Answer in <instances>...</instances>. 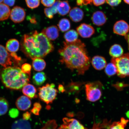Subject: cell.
Returning <instances> with one entry per match:
<instances>
[{
	"label": "cell",
	"instance_id": "2",
	"mask_svg": "<svg viewBox=\"0 0 129 129\" xmlns=\"http://www.w3.org/2000/svg\"><path fill=\"white\" fill-rule=\"evenodd\" d=\"M21 48L26 55L32 59L44 57L54 49L52 43L46 35L36 30L31 35H24Z\"/></svg>",
	"mask_w": 129,
	"mask_h": 129
},
{
	"label": "cell",
	"instance_id": "8",
	"mask_svg": "<svg viewBox=\"0 0 129 129\" xmlns=\"http://www.w3.org/2000/svg\"><path fill=\"white\" fill-rule=\"evenodd\" d=\"M77 33L83 38L91 37L95 33L94 28L88 24L82 23L77 28Z\"/></svg>",
	"mask_w": 129,
	"mask_h": 129
},
{
	"label": "cell",
	"instance_id": "29",
	"mask_svg": "<svg viewBox=\"0 0 129 129\" xmlns=\"http://www.w3.org/2000/svg\"><path fill=\"white\" fill-rule=\"evenodd\" d=\"M9 102L5 98L0 97V116L4 115L9 109Z\"/></svg>",
	"mask_w": 129,
	"mask_h": 129
},
{
	"label": "cell",
	"instance_id": "16",
	"mask_svg": "<svg viewBox=\"0 0 129 129\" xmlns=\"http://www.w3.org/2000/svg\"><path fill=\"white\" fill-rule=\"evenodd\" d=\"M63 121L64 124L67 125L69 129H86L75 119L65 117L63 119Z\"/></svg>",
	"mask_w": 129,
	"mask_h": 129
},
{
	"label": "cell",
	"instance_id": "39",
	"mask_svg": "<svg viewBox=\"0 0 129 129\" xmlns=\"http://www.w3.org/2000/svg\"><path fill=\"white\" fill-rule=\"evenodd\" d=\"M16 0H4V4L9 6H12L15 4Z\"/></svg>",
	"mask_w": 129,
	"mask_h": 129
},
{
	"label": "cell",
	"instance_id": "7",
	"mask_svg": "<svg viewBox=\"0 0 129 129\" xmlns=\"http://www.w3.org/2000/svg\"><path fill=\"white\" fill-rule=\"evenodd\" d=\"M26 13L25 10L21 7L16 6L11 11L10 18L11 20L15 23H19L24 20Z\"/></svg>",
	"mask_w": 129,
	"mask_h": 129
},
{
	"label": "cell",
	"instance_id": "42",
	"mask_svg": "<svg viewBox=\"0 0 129 129\" xmlns=\"http://www.w3.org/2000/svg\"><path fill=\"white\" fill-rule=\"evenodd\" d=\"M40 110L36 107H34L31 110L30 112L36 115H39L40 112Z\"/></svg>",
	"mask_w": 129,
	"mask_h": 129
},
{
	"label": "cell",
	"instance_id": "13",
	"mask_svg": "<svg viewBox=\"0 0 129 129\" xmlns=\"http://www.w3.org/2000/svg\"><path fill=\"white\" fill-rule=\"evenodd\" d=\"M91 19L93 23L99 26L104 25L107 21L105 14L101 11H96L93 13Z\"/></svg>",
	"mask_w": 129,
	"mask_h": 129
},
{
	"label": "cell",
	"instance_id": "14",
	"mask_svg": "<svg viewBox=\"0 0 129 129\" xmlns=\"http://www.w3.org/2000/svg\"><path fill=\"white\" fill-rule=\"evenodd\" d=\"M92 65L94 68L98 70H101L105 68L107 62L105 59L101 56H95L92 59Z\"/></svg>",
	"mask_w": 129,
	"mask_h": 129
},
{
	"label": "cell",
	"instance_id": "11",
	"mask_svg": "<svg viewBox=\"0 0 129 129\" xmlns=\"http://www.w3.org/2000/svg\"><path fill=\"white\" fill-rule=\"evenodd\" d=\"M31 105V101L29 98L25 96H20L16 102L17 109L22 111H25L29 109Z\"/></svg>",
	"mask_w": 129,
	"mask_h": 129
},
{
	"label": "cell",
	"instance_id": "4",
	"mask_svg": "<svg viewBox=\"0 0 129 129\" xmlns=\"http://www.w3.org/2000/svg\"><path fill=\"white\" fill-rule=\"evenodd\" d=\"M111 62L116 66L119 77L124 78L129 76V53L123 54L118 58H112Z\"/></svg>",
	"mask_w": 129,
	"mask_h": 129
},
{
	"label": "cell",
	"instance_id": "43",
	"mask_svg": "<svg viewBox=\"0 0 129 129\" xmlns=\"http://www.w3.org/2000/svg\"><path fill=\"white\" fill-rule=\"evenodd\" d=\"M83 4L87 5L89 4L91 5L92 3V0H83Z\"/></svg>",
	"mask_w": 129,
	"mask_h": 129
},
{
	"label": "cell",
	"instance_id": "24",
	"mask_svg": "<svg viewBox=\"0 0 129 129\" xmlns=\"http://www.w3.org/2000/svg\"><path fill=\"white\" fill-rule=\"evenodd\" d=\"M109 53L112 58H118L123 55V50L120 45L114 44L111 47Z\"/></svg>",
	"mask_w": 129,
	"mask_h": 129
},
{
	"label": "cell",
	"instance_id": "46",
	"mask_svg": "<svg viewBox=\"0 0 129 129\" xmlns=\"http://www.w3.org/2000/svg\"><path fill=\"white\" fill-rule=\"evenodd\" d=\"M76 2L77 5L78 6L83 5V0H77Z\"/></svg>",
	"mask_w": 129,
	"mask_h": 129
},
{
	"label": "cell",
	"instance_id": "40",
	"mask_svg": "<svg viewBox=\"0 0 129 129\" xmlns=\"http://www.w3.org/2000/svg\"><path fill=\"white\" fill-rule=\"evenodd\" d=\"M31 116V112H26L24 113L22 115L23 119L24 120H27L29 119Z\"/></svg>",
	"mask_w": 129,
	"mask_h": 129
},
{
	"label": "cell",
	"instance_id": "10",
	"mask_svg": "<svg viewBox=\"0 0 129 129\" xmlns=\"http://www.w3.org/2000/svg\"><path fill=\"white\" fill-rule=\"evenodd\" d=\"M129 31V25L123 20L118 21L114 26L113 31L116 34L125 36Z\"/></svg>",
	"mask_w": 129,
	"mask_h": 129
},
{
	"label": "cell",
	"instance_id": "22",
	"mask_svg": "<svg viewBox=\"0 0 129 129\" xmlns=\"http://www.w3.org/2000/svg\"><path fill=\"white\" fill-rule=\"evenodd\" d=\"M60 1L59 0H57L51 7L45 8L44 10V13L45 15L48 18L52 19L55 14L58 12L57 6Z\"/></svg>",
	"mask_w": 129,
	"mask_h": 129
},
{
	"label": "cell",
	"instance_id": "23",
	"mask_svg": "<svg viewBox=\"0 0 129 129\" xmlns=\"http://www.w3.org/2000/svg\"><path fill=\"white\" fill-rule=\"evenodd\" d=\"M33 60L32 67L35 70L41 72L44 70L46 67V63L44 59L42 58H37Z\"/></svg>",
	"mask_w": 129,
	"mask_h": 129
},
{
	"label": "cell",
	"instance_id": "49",
	"mask_svg": "<svg viewBox=\"0 0 129 129\" xmlns=\"http://www.w3.org/2000/svg\"><path fill=\"white\" fill-rule=\"evenodd\" d=\"M30 22L31 23L33 24H36V19L34 18H33L30 20Z\"/></svg>",
	"mask_w": 129,
	"mask_h": 129
},
{
	"label": "cell",
	"instance_id": "52",
	"mask_svg": "<svg viewBox=\"0 0 129 129\" xmlns=\"http://www.w3.org/2000/svg\"><path fill=\"white\" fill-rule=\"evenodd\" d=\"M0 79H1V77H0Z\"/></svg>",
	"mask_w": 129,
	"mask_h": 129
},
{
	"label": "cell",
	"instance_id": "27",
	"mask_svg": "<svg viewBox=\"0 0 129 129\" xmlns=\"http://www.w3.org/2000/svg\"><path fill=\"white\" fill-rule=\"evenodd\" d=\"M59 30L62 32L67 31L71 28V23L70 21L67 18L61 19L58 24Z\"/></svg>",
	"mask_w": 129,
	"mask_h": 129
},
{
	"label": "cell",
	"instance_id": "18",
	"mask_svg": "<svg viewBox=\"0 0 129 129\" xmlns=\"http://www.w3.org/2000/svg\"><path fill=\"white\" fill-rule=\"evenodd\" d=\"M71 7L67 1H60L57 6V12L59 15L64 16L70 12Z\"/></svg>",
	"mask_w": 129,
	"mask_h": 129
},
{
	"label": "cell",
	"instance_id": "37",
	"mask_svg": "<svg viewBox=\"0 0 129 129\" xmlns=\"http://www.w3.org/2000/svg\"><path fill=\"white\" fill-rule=\"evenodd\" d=\"M122 0H106L108 4L112 7L117 6L120 4Z\"/></svg>",
	"mask_w": 129,
	"mask_h": 129
},
{
	"label": "cell",
	"instance_id": "33",
	"mask_svg": "<svg viewBox=\"0 0 129 129\" xmlns=\"http://www.w3.org/2000/svg\"><path fill=\"white\" fill-rule=\"evenodd\" d=\"M22 71L25 74L30 75L31 66L29 64L25 63L22 64L21 67Z\"/></svg>",
	"mask_w": 129,
	"mask_h": 129
},
{
	"label": "cell",
	"instance_id": "44",
	"mask_svg": "<svg viewBox=\"0 0 129 129\" xmlns=\"http://www.w3.org/2000/svg\"><path fill=\"white\" fill-rule=\"evenodd\" d=\"M58 90L59 91L62 93H63L65 91L64 87L62 85H59L58 86Z\"/></svg>",
	"mask_w": 129,
	"mask_h": 129
},
{
	"label": "cell",
	"instance_id": "15",
	"mask_svg": "<svg viewBox=\"0 0 129 129\" xmlns=\"http://www.w3.org/2000/svg\"><path fill=\"white\" fill-rule=\"evenodd\" d=\"M84 15L83 11L77 7L73 8L69 14V17L73 21L77 22H80L83 20Z\"/></svg>",
	"mask_w": 129,
	"mask_h": 129
},
{
	"label": "cell",
	"instance_id": "41",
	"mask_svg": "<svg viewBox=\"0 0 129 129\" xmlns=\"http://www.w3.org/2000/svg\"><path fill=\"white\" fill-rule=\"evenodd\" d=\"M10 55L11 57L13 58L14 60L18 62H20V61L21 60V58L19 57V56H18L16 53H11Z\"/></svg>",
	"mask_w": 129,
	"mask_h": 129
},
{
	"label": "cell",
	"instance_id": "30",
	"mask_svg": "<svg viewBox=\"0 0 129 129\" xmlns=\"http://www.w3.org/2000/svg\"><path fill=\"white\" fill-rule=\"evenodd\" d=\"M105 71L106 75L109 76H113L117 73V72L116 67L112 62L106 65Z\"/></svg>",
	"mask_w": 129,
	"mask_h": 129
},
{
	"label": "cell",
	"instance_id": "21",
	"mask_svg": "<svg viewBox=\"0 0 129 129\" xmlns=\"http://www.w3.org/2000/svg\"><path fill=\"white\" fill-rule=\"evenodd\" d=\"M12 129H31V126L28 121L23 119H20L14 122Z\"/></svg>",
	"mask_w": 129,
	"mask_h": 129
},
{
	"label": "cell",
	"instance_id": "19",
	"mask_svg": "<svg viewBox=\"0 0 129 129\" xmlns=\"http://www.w3.org/2000/svg\"><path fill=\"white\" fill-rule=\"evenodd\" d=\"M19 47L20 43L18 40L15 39L9 40L6 44V50L11 53L17 52L19 50Z\"/></svg>",
	"mask_w": 129,
	"mask_h": 129
},
{
	"label": "cell",
	"instance_id": "17",
	"mask_svg": "<svg viewBox=\"0 0 129 129\" xmlns=\"http://www.w3.org/2000/svg\"><path fill=\"white\" fill-rule=\"evenodd\" d=\"M22 91L25 96L29 98H35L38 97L36 88L30 84L28 83L25 85L22 88Z\"/></svg>",
	"mask_w": 129,
	"mask_h": 129
},
{
	"label": "cell",
	"instance_id": "20",
	"mask_svg": "<svg viewBox=\"0 0 129 129\" xmlns=\"http://www.w3.org/2000/svg\"><path fill=\"white\" fill-rule=\"evenodd\" d=\"M46 74L43 72H37L34 75L32 80L34 84L37 86H40L45 83L46 80Z\"/></svg>",
	"mask_w": 129,
	"mask_h": 129
},
{
	"label": "cell",
	"instance_id": "35",
	"mask_svg": "<svg viewBox=\"0 0 129 129\" xmlns=\"http://www.w3.org/2000/svg\"><path fill=\"white\" fill-rule=\"evenodd\" d=\"M19 114V111L15 108L11 109L9 111V115L12 118H15L18 117Z\"/></svg>",
	"mask_w": 129,
	"mask_h": 129
},
{
	"label": "cell",
	"instance_id": "31",
	"mask_svg": "<svg viewBox=\"0 0 129 129\" xmlns=\"http://www.w3.org/2000/svg\"><path fill=\"white\" fill-rule=\"evenodd\" d=\"M111 123L110 121H108L107 120H104L102 123H96L94 122L92 128L91 129H102L105 128L109 129L111 125Z\"/></svg>",
	"mask_w": 129,
	"mask_h": 129
},
{
	"label": "cell",
	"instance_id": "38",
	"mask_svg": "<svg viewBox=\"0 0 129 129\" xmlns=\"http://www.w3.org/2000/svg\"><path fill=\"white\" fill-rule=\"evenodd\" d=\"M106 0H92V3L94 6H98L104 4Z\"/></svg>",
	"mask_w": 129,
	"mask_h": 129
},
{
	"label": "cell",
	"instance_id": "1",
	"mask_svg": "<svg viewBox=\"0 0 129 129\" xmlns=\"http://www.w3.org/2000/svg\"><path fill=\"white\" fill-rule=\"evenodd\" d=\"M60 62L67 68L75 71L79 75H83L89 68L90 58L85 45L78 39L72 43L64 42L63 46L58 50Z\"/></svg>",
	"mask_w": 129,
	"mask_h": 129
},
{
	"label": "cell",
	"instance_id": "25",
	"mask_svg": "<svg viewBox=\"0 0 129 129\" xmlns=\"http://www.w3.org/2000/svg\"><path fill=\"white\" fill-rule=\"evenodd\" d=\"M64 37L66 42L73 43L78 40V33L75 30H71L64 34Z\"/></svg>",
	"mask_w": 129,
	"mask_h": 129
},
{
	"label": "cell",
	"instance_id": "36",
	"mask_svg": "<svg viewBox=\"0 0 129 129\" xmlns=\"http://www.w3.org/2000/svg\"><path fill=\"white\" fill-rule=\"evenodd\" d=\"M42 4L46 7H49L54 5L56 0H41Z\"/></svg>",
	"mask_w": 129,
	"mask_h": 129
},
{
	"label": "cell",
	"instance_id": "9",
	"mask_svg": "<svg viewBox=\"0 0 129 129\" xmlns=\"http://www.w3.org/2000/svg\"><path fill=\"white\" fill-rule=\"evenodd\" d=\"M12 63L11 56L6 48L0 45V64L6 68L12 66Z\"/></svg>",
	"mask_w": 129,
	"mask_h": 129
},
{
	"label": "cell",
	"instance_id": "6",
	"mask_svg": "<svg viewBox=\"0 0 129 129\" xmlns=\"http://www.w3.org/2000/svg\"><path fill=\"white\" fill-rule=\"evenodd\" d=\"M54 84L47 83L45 86L38 88L39 96L40 99L47 104L52 103L56 99L58 91L54 88Z\"/></svg>",
	"mask_w": 129,
	"mask_h": 129
},
{
	"label": "cell",
	"instance_id": "45",
	"mask_svg": "<svg viewBox=\"0 0 129 129\" xmlns=\"http://www.w3.org/2000/svg\"><path fill=\"white\" fill-rule=\"evenodd\" d=\"M34 107L38 108L40 110H41L42 108L41 105L39 103H35L34 104Z\"/></svg>",
	"mask_w": 129,
	"mask_h": 129
},
{
	"label": "cell",
	"instance_id": "48",
	"mask_svg": "<svg viewBox=\"0 0 129 129\" xmlns=\"http://www.w3.org/2000/svg\"><path fill=\"white\" fill-rule=\"evenodd\" d=\"M58 129H69L67 125L64 124L61 125Z\"/></svg>",
	"mask_w": 129,
	"mask_h": 129
},
{
	"label": "cell",
	"instance_id": "51",
	"mask_svg": "<svg viewBox=\"0 0 129 129\" xmlns=\"http://www.w3.org/2000/svg\"><path fill=\"white\" fill-rule=\"evenodd\" d=\"M3 2H4V0H0V4H1Z\"/></svg>",
	"mask_w": 129,
	"mask_h": 129
},
{
	"label": "cell",
	"instance_id": "12",
	"mask_svg": "<svg viewBox=\"0 0 129 129\" xmlns=\"http://www.w3.org/2000/svg\"><path fill=\"white\" fill-rule=\"evenodd\" d=\"M42 33L46 35L50 40H54L59 36V30L57 27L55 25L51 26L43 29Z\"/></svg>",
	"mask_w": 129,
	"mask_h": 129
},
{
	"label": "cell",
	"instance_id": "32",
	"mask_svg": "<svg viewBox=\"0 0 129 129\" xmlns=\"http://www.w3.org/2000/svg\"><path fill=\"white\" fill-rule=\"evenodd\" d=\"M40 0H25L27 6L31 9H34L39 7Z\"/></svg>",
	"mask_w": 129,
	"mask_h": 129
},
{
	"label": "cell",
	"instance_id": "47",
	"mask_svg": "<svg viewBox=\"0 0 129 129\" xmlns=\"http://www.w3.org/2000/svg\"><path fill=\"white\" fill-rule=\"evenodd\" d=\"M125 39L126 40L127 43H128L129 50V31L128 32V33L125 35Z\"/></svg>",
	"mask_w": 129,
	"mask_h": 129
},
{
	"label": "cell",
	"instance_id": "26",
	"mask_svg": "<svg viewBox=\"0 0 129 129\" xmlns=\"http://www.w3.org/2000/svg\"><path fill=\"white\" fill-rule=\"evenodd\" d=\"M10 12L9 6L4 4H0V21L7 20L10 15Z\"/></svg>",
	"mask_w": 129,
	"mask_h": 129
},
{
	"label": "cell",
	"instance_id": "50",
	"mask_svg": "<svg viewBox=\"0 0 129 129\" xmlns=\"http://www.w3.org/2000/svg\"><path fill=\"white\" fill-rule=\"evenodd\" d=\"M123 1L126 4L129 5V0H123Z\"/></svg>",
	"mask_w": 129,
	"mask_h": 129
},
{
	"label": "cell",
	"instance_id": "28",
	"mask_svg": "<svg viewBox=\"0 0 129 129\" xmlns=\"http://www.w3.org/2000/svg\"><path fill=\"white\" fill-rule=\"evenodd\" d=\"M128 122V120L122 118L120 121L113 122L110 125L109 129H125Z\"/></svg>",
	"mask_w": 129,
	"mask_h": 129
},
{
	"label": "cell",
	"instance_id": "34",
	"mask_svg": "<svg viewBox=\"0 0 129 129\" xmlns=\"http://www.w3.org/2000/svg\"><path fill=\"white\" fill-rule=\"evenodd\" d=\"M56 126L57 124L55 121L52 120L48 122L46 125H45L44 127L49 129H55Z\"/></svg>",
	"mask_w": 129,
	"mask_h": 129
},
{
	"label": "cell",
	"instance_id": "5",
	"mask_svg": "<svg viewBox=\"0 0 129 129\" xmlns=\"http://www.w3.org/2000/svg\"><path fill=\"white\" fill-rule=\"evenodd\" d=\"M103 85L99 81L88 83L85 85L86 99L91 102H95L100 99L102 95Z\"/></svg>",
	"mask_w": 129,
	"mask_h": 129
},
{
	"label": "cell",
	"instance_id": "3",
	"mask_svg": "<svg viewBox=\"0 0 129 129\" xmlns=\"http://www.w3.org/2000/svg\"><path fill=\"white\" fill-rule=\"evenodd\" d=\"M2 80L6 88L10 89H21L30 82V75L24 73L20 68L8 67L2 71Z\"/></svg>",
	"mask_w": 129,
	"mask_h": 129
}]
</instances>
